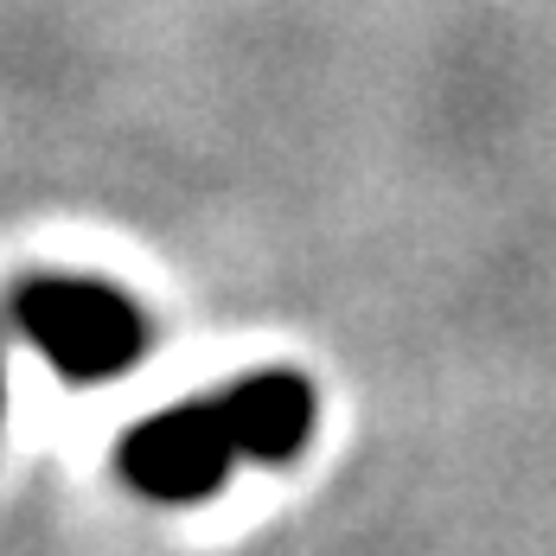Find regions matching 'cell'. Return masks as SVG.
Masks as SVG:
<instances>
[{
	"mask_svg": "<svg viewBox=\"0 0 556 556\" xmlns=\"http://www.w3.org/2000/svg\"><path fill=\"white\" fill-rule=\"evenodd\" d=\"M20 327L46 352L58 378L71 384H103L122 378L148 352V320L128 294L90 276H39L20 294Z\"/></svg>",
	"mask_w": 556,
	"mask_h": 556,
	"instance_id": "6da1fadb",
	"label": "cell"
},
{
	"mask_svg": "<svg viewBox=\"0 0 556 556\" xmlns=\"http://www.w3.org/2000/svg\"><path fill=\"white\" fill-rule=\"evenodd\" d=\"M237 435L224 422L218 396H199V403H179V409H161L148 422L128 429L122 442V473L128 486H141L148 500L167 505H192L205 493H218L224 473L237 467Z\"/></svg>",
	"mask_w": 556,
	"mask_h": 556,
	"instance_id": "7a4b0ae2",
	"label": "cell"
},
{
	"mask_svg": "<svg viewBox=\"0 0 556 556\" xmlns=\"http://www.w3.org/2000/svg\"><path fill=\"white\" fill-rule=\"evenodd\" d=\"M243 460H288L314 429V390L294 371H256L218 396Z\"/></svg>",
	"mask_w": 556,
	"mask_h": 556,
	"instance_id": "3957f363",
	"label": "cell"
}]
</instances>
